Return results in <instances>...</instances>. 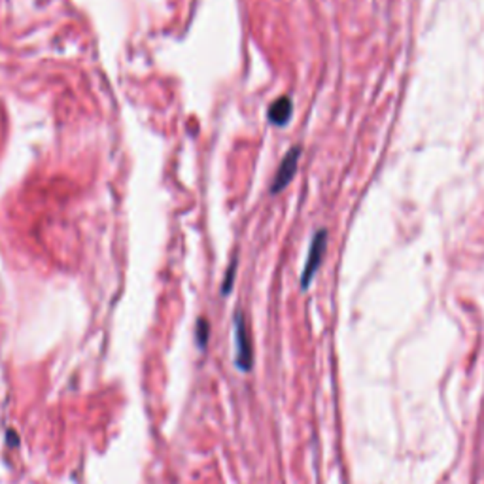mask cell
Returning <instances> with one entry per match:
<instances>
[{
    "mask_svg": "<svg viewBox=\"0 0 484 484\" xmlns=\"http://www.w3.org/2000/svg\"><path fill=\"white\" fill-rule=\"evenodd\" d=\"M208 331H210V326H208V320L201 318L197 322V342H199V348L205 350L208 344Z\"/></svg>",
    "mask_w": 484,
    "mask_h": 484,
    "instance_id": "5b68a950",
    "label": "cell"
},
{
    "mask_svg": "<svg viewBox=\"0 0 484 484\" xmlns=\"http://www.w3.org/2000/svg\"><path fill=\"white\" fill-rule=\"evenodd\" d=\"M235 365L242 373H248L254 365V350H252V339L246 328V320L241 310L235 314Z\"/></svg>",
    "mask_w": 484,
    "mask_h": 484,
    "instance_id": "6da1fadb",
    "label": "cell"
},
{
    "mask_svg": "<svg viewBox=\"0 0 484 484\" xmlns=\"http://www.w3.org/2000/svg\"><path fill=\"white\" fill-rule=\"evenodd\" d=\"M299 156H301V148L295 146L292 150L288 151L282 159V163L278 167L277 176H274V182L271 185V193H280L284 189L286 185L290 184L295 176V171H297V165H299Z\"/></svg>",
    "mask_w": 484,
    "mask_h": 484,
    "instance_id": "3957f363",
    "label": "cell"
},
{
    "mask_svg": "<svg viewBox=\"0 0 484 484\" xmlns=\"http://www.w3.org/2000/svg\"><path fill=\"white\" fill-rule=\"evenodd\" d=\"M326 246H328V233L322 229L314 235L313 242H310V250H308V256H306L305 269H303V274H301V288L306 290L310 282H313L314 274L320 269L322 261H324V256H326Z\"/></svg>",
    "mask_w": 484,
    "mask_h": 484,
    "instance_id": "7a4b0ae2",
    "label": "cell"
},
{
    "mask_svg": "<svg viewBox=\"0 0 484 484\" xmlns=\"http://www.w3.org/2000/svg\"><path fill=\"white\" fill-rule=\"evenodd\" d=\"M235 272H236V259L231 263V267H229L227 274H225V282H223V288H221V293L223 295H229V292H231V288H233V278H235Z\"/></svg>",
    "mask_w": 484,
    "mask_h": 484,
    "instance_id": "8992f818",
    "label": "cell"
},
{
    "mask_svg": "<svg viewBox=\"0 0 484 484\" xmlns=\"http://www.w3.org/2000/svg\"><path fill=\"white\" fill-rule=\"evenodd\" d=\"M293 102L290 97H278L269 106V121L277 127H284L288 121L292 120Z\"/></svg>",
    "mask_w": 484,
    "mask_h": 484,
    "instance_id": "277c9868",
    "label": "cell"
}]
</instances>
